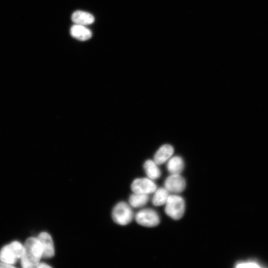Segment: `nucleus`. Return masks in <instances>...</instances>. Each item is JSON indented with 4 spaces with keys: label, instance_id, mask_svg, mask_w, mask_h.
<instances>
[{
    "label": "nucleus",
    "instance_id": "obj_1",
    "mask_svg": "<svg viewBox=\"0 0 268 268\" xmlns=\"http://www.w3.org/2000/svg\"><path fill=\"white\" fill-rule=\"evenodd\" d=\"M42 255V248L38 239L35 237L28 238L24 244L23 253L20 258L22 267L36 268Z\"/></svg>",
    "mask_w": 268,
    "mask_h": 268
},
{
    "label": "nucleus",
    "instance_id": "obj_2",
    "mask_svg": "<svg viewBox=\"0 0 268 268\" xmlns=\"http://www.w3.org/2000/svg\"><path fill=\"white\" fill-rule=\"evenodd\" d=\"M24 250V245L17 241L6 245L0 251V261L13 265L20 259Z\"/></svg>",
    "mask_w": 268,
    "mask_h": 268
},
{
    "label": "nucleus",
    "instance_id": "obj_3",
    "mask_svg": "<svg viewBox=\"0 0 268 268\" xmlns=\"http://www.w3.org/2000/svg\"><path fill=\"white\" fill-rule=\"evenodd\" d=\"M134 213L132 206L125 201L117 203L112 210L113 221L120 225H126L133 220Z\"/></svg>",
    "mask_w": 268,
    "mask_h": 268
},
{
    "label": "nucleus",
    "instance_id": "obj_4",
    "mask_svg": "<svg viewBox=\"0 0 268 268\" xmlns=\"http://www.w3.org/2000/svg\"><path fill=\"white\" fill-rule=\"evenodd\" d=\"M165 213L175 220L180 219L183 215L185 209L184 199L180 196L169 195L165 203Z\"/></svg>",
    "mask_w": 268,
    "mask_h": 268
},
{
    "label": "nucleus",
    "instance_id": "obj_5",
    "mask_svg": "<svg viewBox=\"0 0 268 268\" xmlns=\"http://www.w3.org/2000/svg\"><path fill=\"white\" fill-rule=\"evenodd\" d=\"M135 219L138 224L148 227L156 226L160 221L157 213L150 208L143 209L138 211L135 214Z\"/></svg>",
    "mask_w": 268,
    "mask_h": 268
},
{
    "label": "nucleus",
    "instance_id": "obj_6",
    "mask_svg": "<svg viewBox=\"0 0 268 268\" xmlns=\"http://www.w3.org/2000/svg\"><path fill=\"white\" fill-rule=\"evenodd\" d=\"M131 188L133 193L147 195L154 193L157 189L155 183L148 178L134 179L131 184Z\"/></svg>",
    "mask_w": 268,
    "mask_h": 268
},
{
    "label": "nucleus",
    "instance_id": "obj_7",
    "mask_svg": "<svg viewBox=\"0 0 268 268\" xmlns=\"http://www.w3.org/2000/svg\"><path fill=\"white\" fill-rule=\"evenodd\" d=\"M186 181L180 174H171L164 182L165 188L172 193H179L183 192L186 187Z\"/></svg>",
    "mask_w": 268,
    "mask_h": 268
},
{
    "label": "nucleus",
    "instance_id": "obj_8",
    "mask_svg": "<svg viewBox=\"0 0 268 268\" xmlns=\"http://www.w3.org/2000/svg\"><path fill=\"white\" fill-rule=\"evenodd\" d=\"M37 238L39 240L43 251L42 258H51L55 255V247L51 236L46 232L40 233Z\"/></svg>",
    "mask_w": 268,
    "mask_h": 268
},
{
    "label": "nucleus",
    "instance_id": "obj_9",
    "mask_svg": "<svg viewBox=\"0 0 268 268\" xmlns=\"http://www.w3.org/2000/svg\"><path fill=\"white\" fill-rule=\"evenodd\" d=\"M174 153V148L170 144L161 146L154 155V161L157 165H160L169 159Z\"/></svg>",
    "mask_w": 268,
    "mask_h": 268
},
{
    "label": "nucleus",
    "instance_id": "obj_10",
    "mask_svg": "<svg viewBox=\"0 0 268 268\" xmlns=\"http://www.w3.org/2000/svg\"><path fill=\"white\" fill-rule=\"evenodd\" d=\"M70 34L73 38L80 41L87 40L92 36V33L89 29L76 24L71 27Z\"/></svg>",
    "mask_w": 268,
    "mask_h": 268
},
{
    "label": "nucleus",
    "instance_id": "obj_11",
    "mask_svg": "<svg viewBox=\"0 0 268 268\" xmlns=\"http://www.w3.org/2000/svg\"><path fill=\"white\" fill-rule=\"evenodd\" d=\"M71 19L75 24L81 25L90 24L94 21V17L91 14L80 10L74 12Z\"/></svg>",
    "mask_w": 268,
    "mask_h": 268
},
{
    "label": "nucleus",
    "instance_id": "obj_12",
    "mask_svg": "<svg viewBox=\"0 0 268 268\" xmlns=\"http://www.w3.org/2000/svg\"><path fill=\"white\" fill-rule=\"evenodd\" d=\"M184 167V161L178 156L170 158L167 164V168L171 174H180L183 171Z\"/></svg>",
    "mask_w": 268,
    "mask_h": 268
},
{
    "label": "nucleus",
    "instance_id": "obj_13",
    "mask_svg": "<svg viewBox=\"0 0 268 268\" xmlns=\"http://www.w3.org/2000/svg\"><path fill=\"white\" fill-rule=\"evenodd\" d=\"M143 168L148 178L153 180L160 177V170L154 161L147 160L143 164Z\"/></svg>",
    "mask_w": 268,
    "mask_h": 268
},
{
    "label": "nucleus",
    "instance_id": "obj_14",
    "mask_svg": "<svg viewBox=\"0 0 268 268\" xmlns=\"http://www.w3.org/2000/svg\"><path fill=\"white\" fill-rule=\"evenodd\" d=\"M149 196L147 194L134 193L129 199V204L134 208H138L144 206L148 201Z\"/></svg>",
    "mask_w": 268,
    "mask_h": 268
},
{
    "label": "nucleus",
    "instance_id": "obj_15",
    "mask_svg": "<svg viewBox=\"0 0 268 268\" xmlns=\"http://www.w3.org/2000/svg\"><path fill=\"white\" fill-rule=\"evenodd\" d=\"M169 191L165 188H159L154 192L152 203L155 206H160L166 203L169 196Z\"/></svg>",
    "mask_w": 268,
    "mask_h": 268
},
{
    "label": "nucleus",
    "instance_id": "obj_16",
    "mask_svg": "<svg viewBox=\"0 0 268 268\" xmlns=\"http://www.w3.org/2000/svg\"><path fill=\"white\" fill-rule=\"evenodd\" d=\"M236 268H265L266 266L262 262L256 259H251L244 261L238 262Z\"/></svg>",
    "mask_w": 268,
    "mask_h": 268
},
{
    "label": "nucleus",
    "instance_id": "obj_17",
    "mask_svg": "<svg viewBox=\"0 0 268 268\" xmlns=\"http://www.w3.org/2000/svg\"><path fill=\"white\" fill-rule=\"evenodd\" d=\"M14 268L13 265L6 264L2 261H0V268Z\"/></svg>",
    "mask_w": 268,
    "mask_h": 268
},
{
    "label": "nucleus",
    "instance_id": "obj_18",
    "mask_svg": "<svg viewBox=\"0 0 268 268\" xmlns=\"http://www.w3.org/2000/svg\"><path fill=\"white\" fill-rule=\"evenodd\" d=\"M36 268H51L50 266L45 263H39L37 266Z\"/></svg>",
    "mask_w": 268,
    "mask_h": 268
}]
</instances>
